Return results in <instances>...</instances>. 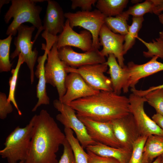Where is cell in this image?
<instances>
[{
  "label": "cell",
  "mask_w": 163,
  "mask_h": 163,
  "mask_svg": "<svg viewBox=\"0 0 163 163\" xmlns=\"http://www.w3.org/2000/svg\"><path fill=\"white\" fill-rule=\"evenodd\" d=\"M11 0H0V9H1L2 6L5 4H7L9 3V2Z\"/></svg>",
  "instance_id": "obj_41"
},
{
  "label": "cell",
  "mask_w": 163,
  "mask_h": 163,
  "mask_svg": "<svg viewBox=\"0 0 163 163\" xmlns=\"http://www.w3.org/2000/svg\"><path fill=\"white\" fill-rule=\"evenodd\" d=\"M129 99L130 112L133 116L141 136L156 135L163 136V130L145 111V97L132 93Z\"/></svg>",
  "instance_id": "obj_11"
},
{
  "label": "cell",
  "mask_w": 163,
  "mask_h": 163,
  "mask_svg": "<svg viewBox=\"0 0 163 163\" xmlns=\"http://www.w3.org/2000/svg\"><path fill=\"white\" fill-rule=\"evenodd\" d=\"M18 57V60L16 67L11 71L12 76L10 77L9 79V90L8 97V100L10 102H11L13 104L18 111V114L19 115H21L22 113L19 109L15 99L14 96L20 68L21 65L24 62V61L21 54H20Z\"/></svg>",
  "instance_id": "obj_28"
},
{
  "label": "cell",
  "mask_w": 163,
  "mask_h": 163,
  "mask_svg": "<svg viewBox=\"0 0 163 163\" xmlns=\"http://www.w3.org/2000/svg\"><path fill=\"white\" fill-rule=\"evenodd\" d=\"M153 4V13L159 15L163 11V0H152Z\"/></svg>",
  "instance_id": "obj_38"
},
{
  "label": "cell",
  "mask_w": 163,
  "mask_h": 163,
  "mask_svg": "<svg viewBox=\"0 0 163 163\" xmlns=\"http://www.w3.org/2000/svg\"><path fill=\"white\" fill-rule=\"evenodd\" d=\"M68 105L75 110L78 117L100 122L110 121L130 113L129 98L113 91H100Z\"/></svg>",
  "instance_id": "obj_2"
},
{
  "label": "cell",
  "mask_w": 163,
  "mask_h": 163,
  "mask_svg": "<svg viewBox=\"0 0 163 163\" xmlns=\"http://www.w3.org/2000/svg\"><path fill=\"white\" fill-rule=\"evenodd\" d=\"M78 117L84 123L88 134L94 141L112 147L121 148L114 135L110 121L102 122L82 117Z\"/></svg>",
  "instance_id": "obj_15"
},
{
  "label": "cell",
  "mask_w": 163,
  "mask_h": 163,
  "mask_svg": "<svg viewBox=\"0 0 163 163\" xmlns=\"http://www.w3.org/2000/svg\"><path fill=\"white\" fill-rule=\"evenodd\" d=\"M13 108L11 102L8 100L6 94L0 93V118L3 120L7 117L8 114L11 113Z\"/></svg>",
  "instance_id": "obj_33"
},
{
  "label": "cell",
  "mask_w": 163,
  "mask_h": 163,
  "mask_svg": "<svg viewBox=\"0 0 163 163\" xmlns=\"http://www.w3.org/2000/svg\"><path fill=\"white\" fill-rule=\"evenodd\" d=\"M128 2L127 0H98L96 7L106 17H113L122 13Z\"/></svg>",
  "instance_id": "obj_23"
},
{
  "label": "cell",
  "mask_w": 163,
  "mask_h": 163,
  "mask_svg": "<svg viewBox=\"0 0 163 163\" xmlns=\"http://www.w3.org/2000/svg\"><path fill=\"white\" fill-rule=\"evenodd\" d=\"M44 54L39 57L37 59L38 65L34 75L38 79V82L37 87V96L38 101L32 111H35L37 108L41 105L50 104V99L46 91V84L45 72V62L47 57L49 51L45 50Z\"/></svg>",
  "instance_id": "obj_20"
},
{
  "label": "cell",
  "mask_w": 163,
  "mask_h": 163,
  "mask_svg": "<svg viewBox=\"0 0 163 163\" xmlns=\"http://www.w3.org/2000/svg\"><path fill=\"white\" fill-rule=\"evenodd\" d=\"M152 119L163 130V116L156 113L153 115Z\"/></svg>",
  "instance_id": "obj_39"
},
{
  "label": "cell",
  "mask_w": 163,
  "mask_h": 163,
  "mask_svg": "<svg viewBox=\"0 0 163 163\" xmlns=\"http://www.w3.org/2000/svg\"><path fill=\"white\" fill-rule=\"evenodd\" d=\"M32 118L30 145L25 163H58L56 153L66 139L65 134L46 110Z\"/></svg>",
  "instance_id": "obj_1"
},
{
  "label": "cell",
  "mask_w": 163,
  "mask_h": 163,
  "mask_svg": "<svg viewBox=\"0 0 163 163\" xmlns=\"http://www.w3.org/2000/svg\"><path fill=\"white\" fill-rule=\"evenodd\" d=\"M129 17L126 11H123L115 17H106L104 24L113 33L125 35L128 30L129 25L127 21Z\"/></svg>",
  "instance_id": "obj_24"
},
{
  "label": "cell",
  "mask_w": 163,
  "mask_h": 163,
  "mask_svg": "<svg viewBox=\"0 0 163 163\" xmlns=\"http://www.w3.org/2000/svg\"><path fill=\"white\" fill-rule=\"evenodd\" d=\"M154 4L152 0H146L144 2L137 3L129 7L126 12L134 17H143L145 14L153 13Z\"/></svg>",
  "instance_id": "obj_31"
},
{
  "label": "cell",
  "mask_w": 163,
  "mask_h": 163,
  "mask_svg": "<svg viewBox=\"0 0 163 163\" xmlns=\"http://www.w3.org/2000/svg\"><path fill=\"white\" fill-rule=\"evenodd\" d=\"M57 46L58 49L65 46H73L85 52L94 48L92 46V37L90 32L84 30L78 33L74 31L67 19L62 32L58 36Z\"/></svg>",
  "instance_id": "obj_16"
},
{
  "label": "cell",
  "mask_w": 163,
  "mask_h": 163,
  "mask_svg": "<svg viewBox=\"0 0 163 163\" xmlns=\"http://www.w3.org/2000/svg\"><path fill=\"white\" fill-rule=\"evenodd\" d=\"M53 105L60 113L56 116V120L64 128H70L74 132L76 138L84 148L97 143L88 134L85 125L77 117L75 110L59 99L54 100Z\"/></svg>",
  "instance_id": "obj_8"
},
{
  "label": "cell",
  "mask_w": 163,
  "mask_h": 163,
  "mask_svg": "<svg viewBox=\"0 0 163 163\" xmlns=\"http://www.w3.org/2000/svg\"><path fill=\"white\" fill-rule=\"evenodd\" d=\"M114 135L121 147L132 151L134 142L141 136L132 114L110 121Z\"/></svg>",
  "instance_id": "obj_12"
},
{
  "label": "cell",
  "mask_w": 163,
  "mask_h": 163,
  "mask_svg": "<svg viewBox=\"0 0 163 163\" xmlns=\"http://www.w3.org/2000/svg\"><path fill=\"white\" fill-rule=\"evenodd\" d=\"M63 152L58 163H75L72 148L66 139L62 144Z\"/></svg>",
  "instance_id": "obj_34"
},
{
  "label": "cell",
  "mask_w": 163,
  "mask_h": 163,
  "mask_svg": "<svg viewBox=\"0 0 163 163\" xmlns=\"http://www.w3.org/2000/svg\"><path fill=\"white\" fill-rule=\"evenodd\" d=\"M108 66L104 63L88 65L78 68H73L67 66V73L75 72L79 74L85 82L93 89L98 91H113L110 78L104 73L108 69Z\"/></svg>",
  "instance_id": "obj_10"
},
{
  "label": "cell",
  "mask_w": 163,
  "mask_h": 163,
  "mask_svg": "<svg viewBox=\"0 0 163 163\" xmlns=\"http://www.w3.org/2000/svg\"><path fill=\"white\" fill-rule=\"evenodd\" d=\"M162 155V156H163V155Z\"/></svg>",
  "instance_id": "obj_45"
},
{
  "label": "cell",
  "mask_w": 163,
  "mask_h": 163,
  "mask_svg": "<svg viewBox=\"0 0 163 163\" xmlns=\"http://www.w3.org/2000/svg\"><path fill=\"white\" fill-rule=\"evenodd\" d=\"M33 127L32 118L25 127H16L7 136L4 143V148L0 150L2 158L8 163L26 161L30 150Z\"/></svg>",
  "instance_id": "obj_4"
},
{
  "label": "cell",
  "mask_w": 163,
  "mask_h": 163,
  "mask_svg": "<svg viewBox=\"0 0 163 163\" xmlns=\"http://www.w3.org/2000/svg\"><path fill=\"white\" fill-rule=\"evenodd\" d=\"M158 57L154 56L147 62L142 64L129 62L126 66L129 75V86H135L141 78L163 71V63L157 60Z\"/></svg>",
  "instance_id": "obj_18"
},
{
  "label": "cell",
  "mask_w": 163,
  "mask_h": 163,
  "mask_svg": "<svg viewBox=\"0 0 163 163\" xmlns=\"http://www.w3.org/2000/svg\"><path fill=\"white\" fill-rule=\"evenodd\" d=\"M18 163H24V162L23 161H20Z\"/></svg>",
  "instance_id": "obj_44"
},
{
  "label": "cell",
  "mask_w": 163,
  "mask_h": 163,
  "mask_svg": "<svg viewBox=\"0 0 163 163\" xmlns=\"http://www.w3.org/2000/svg\"><path fill=\"white\" fill-rule=\"evenodd\" d=\"M71 8L75 9L78 7L80 8L83 11H90L92 6L97 2V0H72Z\"/></svg>",
  "instance_id": "obj_36"
},
{
  "label": "cell",
  "mask_w": 163,
  "mask_h": 163,
  "mask_svg": "<svg viewBox=\"0 0 163 163\" xmlns=\"http://www.w3.org/2000/svg\"><path fill=\"white\" fill-rule=\"evenodd\" d=\"M88 163H120L117 159L99 155L89 150H87Z\"/></svg>",
  "instance_id": "obj_35"
},
{
  "label": "cell",
  "mask_w": 163,
  "mask_h": 163,
  "mask_svg": "<svg viewBox=\"0 0 163 163\" xmlns=\"http://www.w3.org/2000/svg\"><path fill=\"white\" fill-rule=\"evenodd\" d=\"M161 159L160 161V163H163V156L161 155Z\"/></svg>",
  "instance_id": "obj_43"
},
{
  "label": "cell",
  "mask_w": 163,
  "mask_h": 163,
  "mask_svg": "<svg viewBox=\"0 0 163 163\" xmlns=\"http://www.w3.org/2000/svg\"><path fill=\"white\" fill-rule=\"evenodd\" d=\"M147 137L146 136H141L133 143L128 163H144L143 150Z\"/></svg>",
  "instance_id": "obj_32"
},
{
  "label": "cell",
  "mask_w": 163,
  "mask_h": 163,
  "mask_svg": "<svg viewBox=\"0 0 163 163\" xmlns=\"http://www.w3.org/2000/svg\"><path fill=\"white\" fill-rule=\"evenodd\" d=\"M144 97L146 102L155 109L156 113L163 116V88L150 92Z\"/></svg>",
  "instance_id": "obj_30"
},
{
  "label": "cell",
  "mask_w": 163,
  "mask_h": 163,
  "mask_svg": "<svg viewBox=\"0 0 163 163\" xmlns=\"http://www.w3.org/2000/svg\"><path fill=\"white\" fill-rule=\"evenodd\" d=\"M163 88V84L156 86L150 87L149 89L145 90H138L135 88H132L131 90L132 93L139 96L144 97L149 92L157 89Z\"/></svg>",
  "instance_id": "obj_37"
},
{
  "label": "cell",
  "mask_w": 163,
  "mask_h": 163,
  "mask_svg": "<svg viewBox=\"0 0 163 163\" xmlns=\"http://www.w3.org/2000/svg\"><path fill=\"white\" fill-rule=\"evenodd\" d=\"M106 63L109 68L107 73L110 75L113 91L120 95L122 90L127 93L129 88V75L126 65L122 67L112 54L109 55Z\"/></svg>",
  "instance_id": "obj_19"
},
{
  "label": "cell",
  "mask_w": 163,
  "mask_h": 163,
  "mask_svg": "<svg viewBox=\"0 0 163 163\" xmlns=\"http://www.w3.org/2000/svg\"><path fill=\"white\" fill-rule=\"evenodd\" d=\"M86 149L87 150L99 155L115 159L120 163H128L132 151L123 148L110 147L98 142L89 145Z\"/></svg>",
  "instance_id": "obj_21"
},
{
  "label": "cell",
  "mask_w": 163,
  "mask_h": 163,
  "mask_svg": "<svg viewBox=\"0 0 163 163\" xmlns=\"http://www.w3.org/2000/svg\"><path fill=\"white\" fill-rule=\"evenodd\" d=\"M71 27L79 26L90 32L92 37L93 48L99 49V33L105 23L106 17L97 9L91 11H78L75 13H65Z\"/></svg>",
  "instance_id": "obj_7"
},
{
  "label": "cell",
  "mask_w": 163,
  "mask_h": 163,
  "mask_svg": "<svg viewBox=\"0 0 163 163\" xmlns=\"http://www.w3.org/2000/svg\"><path fill=\"white\" fill-rule=\"evenodd\" d=\"M58 52L60 59L67 66L73 68L106 62L105 57L97 49L93 48L81 53L75 51L71 46H67L58 49Z\"/></svg>",
  "instance_id": "obj_13"
},
{
  "label": "cell",
  "mask_w": 163,
  "mask_h": 163,
  "mask_svg": "<svg viewBox=\"0 0 163 163\" xmlns=\"http://www.w3.org/2000/svg\"><path fill=\"white\" fill-rule=\"evenodd\" d=\"M65 86L66 93L60 101L67 104L76 100L95 94L100 91L91 87L79 74L75 72L68 75Z\"/></svg>",
  "instance_id": "obj_17"
},
{
  "label": "cell",
  "mask_w": 163,
  "mask_h": 163,
  "mask_svg": "<svg viewBox=\"0 0 163 163\" xmlns=\"http://www.w3.org/2000/svg\"><path fill=\"white\" fill-rule=\"evenodd\" d=\"M56 42L48 52L45 72L46 83L56 88L59 100H61L66 92L65 82L68 73L67 66L59 57Z\"/></svg>",
  "instance_id": "obj_9"
},
{
  "label": "cell",
  "mask_w": 163,
  "mask_h": 163,
  "mask_svg": "<svg viewBox=\"0 0 163 163\" xmlns=\"http://www.w3.org/2000/svg\"><path fill=\"white\" fill-rule=\"evenodd\" d=\"M158 16L160 22L163 25V14L161 13ZM159 37L163 39V30L159 32Z\"/></svg>",
  "instance_id": "obj_40"
},
{
  "label": "cell",
  "mask_w": 163,
  "mask_h": 163,
  "mask_svg": "<svg viewBox=\"0 0 163 163\" xmlns=\"http://www.w3.org/2000/svg\"><path fill=\"white\" fill-rule=\"evenodd\" d=\"M46 13L43 20L42 37L46 42L43 50L50 51L57 42L58 33L61 34L65 26V16L62 8L59 4L53 0H47Z\"/></svg>",
  "instance_id": "obj_5"
},
{
  "label": "cell",
  "mask_w": 163,
  "mask_h": 163,
  "mask_svg": "<svg viewBox=\"0 0 163 163\" xmlns=\"http://www.w3.org/2000/svg\"><path fill=\"white\" fill-rule=\"evenodd\" d=\"M161 156H160L157 157L155 161L152 163H160Z\"/></svg>",
  "instance_id": "obj_42"
},
{
  "label": "cell",
  "mask_w": 163,
  "mask_h": 163,
  "mask_svg": "<svg viewBox=\"0 0 163 163\" xmlns=\"http://www.w3.org/2000/svg\"><path fill=\"white\" fill-rule=\"evenodd\" d=\"M163 154V136L151 135L148 136L143 150L144 163H151Z\"/></svg>",
  "instance_id": "obj_22"
},
{
  "label": "cell",
  "mask_w": 163,
  "mask_h": 163,
  "mask_svg": "<svg viewBox=\"0 0 163 163\" xmlns=\"http://www.w3.org/2000/svg\"><path fill=\"white\" fill-rule=\"evenodd\" d=\"M64 132L66 139L72 150L75 163H88L87 153L74 136L73 131L70 128H64Z\"/></svg>",
  "instance_id": "obj_25"
},
{
  "label": "cell",
  "mask_w": 163,
  "mask_h": 163,
  "mask_svg": "<svg viewBox=\"0 0 163 163\" xmlns=\"http://www.w3.org/2000/svg\"><path fill=\"white\" fill-rule=\"evenodd\" d=\"M141 41L148 49V51H143L144 56L147 58L157 56L163 59V39L160 37L153 40L152 42H147L138 37L137 38Z\"/></svg>",
  "instance_id": "obj_29"
},
{
  "label": "cell",
  "mask_w": 163,
  "mask_h": 163,
  "mask_svg": "<svg viewBox=\"0 0 163 163\" xmlns=\"http://www.w3.org/2000/svg\"><path fill=\"white\" fill-rule=\"evenodd\" d=\"M43 0H12L11 4L4 16V19L8 23L12 18L13 20L8 27L6 34L15 36L18 28L23 23L29 22L38 29L33 40L34 42L42 31L43 27L40 14L42 8L36 3Z\"/></svg>",
  "instance_id": "obj_3"
},
{
  "label": "cell",
  "mask_w": 163,
  "mask_h": 163,
  "mask_svg": "<svg viewBox=\"0 0 163 163\" xmlns=\"http://www.w3.org/2000/svg\"><path fill=\"white\" fill-rule=\"evenodd\" d=\"M36 27L32 26L29 27L22 24L18 29V35L15 38L14 44L15 46L14 51L10 56L12 59L21 54L30 71L31 84L34 82V68L37 61L38 51L35 48L33 50L34 42L31 41L32 34Z\"/></svg>",
  "instance_id": "obj_6"
},
{
  "label": "cell",
  "mask_w": 163,
  "mask_h": 163,
  "mask_svg": "<svg viewBox=\"0 0 163 163\" xmlns=\"http://www.w3.org/2000/svg\"><path fill=\"white\" fill-rule=\"evenodd\" d=\"M12 34L6 38L0 40V71L8 72L10 71L12 64L10 61V48L12 40Z\"/></svg>",
  "instance_id": "obj_27"
},
{
  "label": "cell",
  "mask_w": 163,
  "mask_h": 163,
  "mask_svg": "<svg viewBox=\"0 0 163 163\" xmlns=\"http://www.w3.org/2000/svg\"><path fill=\"white\" fill-rule=\"evenodd\" d=\"M132 19V23L131 25L129 26L128 32L125 35L123 44L124 55L135 44L136 39L138 37V34L142 27V23L144 21L143 17H133Z\"/></svg>",
  "instance_id": "obj_26"
},
{
  "label": "cell",
  "mask_w": 163,
  "mask_h": 163,
  "mask_svg": "<svg viewBox=\"0 0 163 163\" xmlns=\"http://www.w3.org/2000/svg\"><path fill=\"white\" fill-rule=\"evenodd\" d=\"M125 35L115 34L104 24L99 33V41L103 48L100 51L104 57H108L110 54L113 55L117 59L119 65L123 67L124 59L123 44Z\"/></svg>",
  "instance_id": "obj_14"
}]
</instances>
